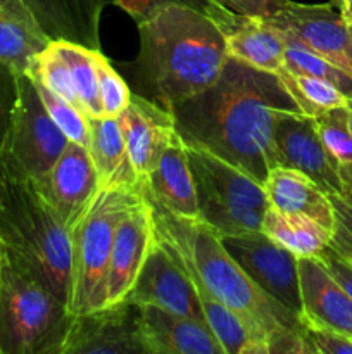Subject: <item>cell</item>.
<instances>
[{
  "instance_id": "1",
  "label": "cell",
  "mask_w": 352,
  "mask_h": 354,
  "mask_svg": "<svg viewBox=\"0 0 352 354\" xmlns=\"http://www.w3.org/2000/svg\"><path fill=\"white\" fill-rule=\"evenodd\" d=\"M171 113L185 144L207 149L264 185L273 169L276 120L302 111L278 75L228 57L213 85L176 104Z\"/></svg>"
},
{
  "instance_id": "2",
  "label": "cell",
  "mask_w": 352,
  "mask_h": 354,
  "mask_svg": "<svg viewBox=\"0 0 352 354\" xmlns=\"http://www.w3.org/2000/svg\"><path fill=\"white\" fill-rule=\"evenodd\" d=\"M145 197V196H144ZM154 237L182 265L193 283L264 332L271 354H307L299 315L255 286L237 265L214 228L199 218H183L145 197Z\"/></svg>"
},
{
  "instance_id": "3",
  "label": "cell",
  "mask_w": 352,
  "mask_h": 354,
  "mask_svg": "<svg viewBox=\"0 0 352 354\" xmlns=\"http://www.w3.org/2000/svg\"><path fill=\"white\" fill-rule=\"evenodd\" d=\"M138 35L135 93L169 111L213 85L230 57L217 24L183 3L159 7L138 23Z\"/></svg>"
},
{
  "instance_id": "4",
  "label": "cell",
  "mask_w": 352,
  "mask_h": 354,
  "mask_svg": "<svg viewBox=\"0 0 352 354\" xmlns=\"http://www.w3.org/2000/svg\"><path fill=\"white\" fill-rule=\"evenodd\" d=\"M0 242L69 308L71 234L43 199L33 176L0 145Z\"/></svg>"
},
{
  "instance_id": "5",
  "label": "cell",
  "mask_w": 352,
  "mask_h": 354,
  "mask_svg": "<svg viewBox=\"0 0 352 354\" xmlns=\"http://www.w3.org/2000/svg\"><path fill=\"white\" fill-rule=\"evenodd\" d=\"M75 315L6 254L0 279V354H62Z\"/></svg>"
},
{
  "instance_id": "6",
  "label": "cell",
  "mask_w": 352,
  "mask_h": 354,
  "mask_svg": "<svg viewBox=\"0 0 352 354\" xmlns=\"http://www.w3.org/2000/svg\"><path fill=\"white\" fill-rule=\"evenodd\" d=\"M144 199L141 189H100L71 234L69 311L106 308V275L114 234L124 214Z\"/></svg>"
},
{
  "instance_id": "7",
  "label": "cell",
  "mask_w": 352,
  "mask_h": 354,
  "mask_svg": "<svg viewBox=\"0 0 352 354\" xmlns=\"http://www.w3.org/2000/svg\"><path fill=\"white\" fill-rule=\"evenodd\" d=\"M68 137L55 124L28 73H17L16 102L10 113L3 147L33 178L55 165L68 145Z\"/></svg>"
},
{
  "instance_id": "8",
  "label": "cell",
  "mask_w": 352,
  "mask_h": 354,
  "mask_svg": "<svg viewBox=\"0 0 352 354\" xmlns=\"http://www.w3.org/2000/svg\"><path fill=\"white\" fill-rule=\"evenodd\" d=\"M221 242L255 286L293 313L300 315L299 258L293 252L273 241L262 230L223 235Z\"/></svg>"
},
{
  "instance_id": "9",
  "label": "cell",
  "mask_w": 352,
  "mask_h": 354,
  "mask_svg": "<svg viewBox=\"0 0 352 354\" xmlns=\"http://www.w3.org/2000/svg\"><path fill=\"white\" fill-rule=\"evenodd\" d=\"M271 151L273 168L297 169L328 196L344 192L335 159L324 147L314 118L302 113H283L273 128Z\"/></svg>"
},
{
  "instance_id": "10",
  "label": "cell",
  "mask_w": 352,
  "mask_h": 354,
  "mask_svg": "<svg viewBox=\"0 0 352 354\" xmlns=\"http://www.w3.org/2000/svg\"><path fill=\"white\" fill-rule=\"evenodd\" d=\"M269 26L292 35L314 54L352 75V45L340 10L331 3H297L290 0L275 16L264 17Z\"/></svg>"
},
{
  "instance_id": "11",
  "label": "cell",
  "mask_w": 352,
  "mask_h": 354,
  "mask_svg": "<svg viewBox=\"0 0 352 354\" xmlns=\"http://www.w3.org/2000/svg\"><path fill=\"white\" fill-rule=\"evenodd\" d=\"M35 182L69 232L81 220L100 190L88 147L71 140L55 165Z\"/></svg>"
},
{
  "instance_id": "12",
  "label": "cell",
  "mask_w": 352,
  "mask_h": 354,
  "mask_svg": "<svg viewBox=\"0 0 352 354\" xmlns=\"http://www.w3.org/2000/svg\"><path fill=\"white\" fill-rule=\"evenodd\" d=\"M124 303L137 306L152 304L171 313L206 322L195 286L182 265L159 244L155 237L137 282Z\"/></svg>"
},
{
  "instance_id": "13",
  "label": "cell",
  "mask_w": 352,
  "mask_h": 354,
  "mask_svg": "<svg viewBox=\"0 0 352 354\" xmlns=\"http://www.w3.org/2000/svg\"><path fill=\"white\" fill-rule=\"evenodd\" d=\"M138 315L131 303L75 315L62 354H145Z\"/></svg>"
},
{
  "instance_id": "14",
  "label": "cell",
  "mask_w": 352,
  "mask_h": 354,
  "mask_svg": "<svg viewBox=\"0 0 352 354\" xmlns=\"http://www.w3.org/2000/svg\"><path fill=\"white\" fill-rule=\"evenodd\" d=\"M152 242L154 228L150 209L144 197L137 206L124 214L114 234L106 275V306H116L126 301Z\"/></svg>"
},
{
  "instance_id": "15",
  "label": "cell",
  "mask_w": 352,
  "mask_h": 354,
  "mask_svg": "<svg viewBox=\"0 0 352 354\" xmlns=\"http://www.w3.org/2000/svg\"><path fill=\"white\" fill-rule=\"evenodd\" d=\"M211 19L217 24L226 41L228 55L251 68L278 75L285 68V38L264 17L238 14L219 3Z\"/></svg>"
},
{
  "instance_id": "16",
  "label": "cell",
  "mask_w": 352,
  "mask_h": 354,
  "mask_svg": "<svg viewBox=\"0 0 352 354\" xmlns=\"http://www.w3.org/2000/svg\"><path fill=\"white\" fill-rule=\"evenodd\" d=\"M185 147L195 182L197 204L213 201L252 209H268L269 203L261 182L207 149L190 144H185Z\"/></svg>"
},
{
  "instance_id": "17",
  "label": "cell",
  "mask_w": 352,
  "mask_h": 354,
  "mask_svg": "<svg viewBox=\"0 0 352 354\" xmlns=\"http://www.w3.org/2000/svg\"><path fill=\"white\" fill-rule=\"evenodd\" d=\"M128 156L141 182L147 180L157 165L173 135L175 118L169 109L131 92L130 104L117 116Z\"/></svg>"
},
{
  "instance_id": "18",
  "label": "cell",
  "mask_w": 352,
  "mask_h": 354,
  "mask_svg": "<svg viewBox=\"0 0 352 354\" xmlns=\"http://www.w3.org/2000/svg\"><path fill=\"white\" fill-rule=\"evenodd\" d=\"M138 311V332L145 354H224L206 322L152 304H141Z\"/></svg>"
},
{
  "instance_id": "19",
  "label": "cell",
  "mask_w": 352,
  "mask_h": 354,
  "mask_svg": "<svg viewBox=\"0 0 352 354\" xmlns=\"http://www.w3.org/2000/svg\"><path fill=\"white\" fill-rule=\"evenodd\" d=\"M300 322L352 339V297L316 258H299Z\"/></svg>"
},
{
  "instance_id": "20",
  "label": "cell",
  "mask_w": 352,
  "mask_h": 354,
  "mask_svg": "<svg viewBox=\"0 0 352 354\" xmlns=\"http://www.w3.org/2000/svg\"><path fill=\"white\" fill-rule=\"evenodd\" d=\"M50 40L100 48V19L109 0H14Z\"/></svg>"
},
{
  "instance_id": "21",
  "label": "cell",
  "mask_w": 352,
  "mask_h": 354,
  "mask_svg": "<svg viewBox=\"0 0 352 354\" xmlns=\"http://www.w3.org/2000/svg\"><path fill=\"white\" fill-rule=\"evenodd\" d=\"M144 196L183 218H199L197 190L185 142L176 131L144 182Z\"/></svg>"
},
{
  "instance_id": "22",
  "label": "cell",
  "mask_w": 352,
  "mask_h": 354,
  "mask_svg": "<svg viewBox=\"0 0 352 354\" xmlns=\"http://www.w3.org/2000/svg\"><path fill=\"white\" fill-rule=\"evenodd\" d=\"M264 190L269 207L282 213L302 214L333 232L335 214L330 197L304 173L275 166L266 178Z\"/></svg>"
},
{
  "instance_id": "23",
  "label": "cell",
  "mask_w": 352,
  "mask_h": 354,
  "mask_svg": "<svg viewBox=\"0 0 352 354\" xmlns=\"http://www.w3.org/2000/svg\"><path fill=\"white\" fill-rule=\"evenodd\" d=\"M88 127V151L100 189H141L144 182L131 165L117 118H93Z\"/></svg>"
},
{
  "instance_id": "24",
  "label": "cell",
  "mask_w": 352,
  "mask_h": 354,
  "mask_svg": "<svg viewBox=\"0 0 352 354\" xmlns=\"http://www.w3.org/2000/svg\"><path fill=\"white\" fill-rule=\"evenodd\" d=\"M261 230L289 249L297 258H314L331 241V230L302 214H289L268 207L262 216Z\"/></svg>"
},
{
  "instance_id": "25",
  "label": "cell",
  "mask_w": 352,
  "mask_h": 354,
  "mask_svg": "<svg viewBox=\"0 0 352 354\" xmlns=\"http://www.w3.org/2000/svg\"><path fill=\"white\" fill-rule=\"evenodd\" d=\"M55 45L59 54L68 64L71 71L72 82H75L76 93H78L79 104L83 113L88 120L93 118H104L102 106L99 99V85H97V68H95V50L100 48H90L86 45L75 44L68 40H50Z\"/></svg>"
},
{
  "instance_id": "26",
  "label": "cell",
  "mask_w": 352,
  "mask_h": 354,
  "mask_svg": "<svg viewBox=\"0 0 352 354\" xmlns=\"http://www.w3.org/2000/svg\"><path fill=\"white\" fill-rule=\"evenodd\" d=\"M48 44V38L31 24L0 10V62L16 73H26L35 54Z\"/></svg>"
},
{
  "instance_id": "27",
  "label": "cell",
  "mask_w": 352,
  "mask_h": 354,
  "mask_svg": "<svg viewBox=\"0 0 352 354\" xmlns=\"http://www.w3.org/2000/svg\"><path fill=\"white\" fill-rule=\"evenodd\" d=\"M278 78L306 116L316 118L330 109L347 107V97L326 80L295 73L286 66L278 73Z\"/></svg>"
},
{
  "instance_id": "28",
  "label": "cell",
  "mask_w": 352,
  "mask_h": 354,
  "mask_svg": "<svg viewBox=\"0 0 352 354\" xmlns=\"http://www.w3.org/2000/svg\"><path fill=\"white\" fill-rule=\"evenodd\" d=\"M324 147L337 165L344 192H352V133L347 127V107H337L314 118Z\"/></svg>"
},
{
  "instance_id": "29",
  "label": "cell",
  "mask_w": 352,
  "mask_h": 354,
  "mask_svg": "<svg viewBox=\"0 0 352 354\" xmlns=\"http://www.w3.org/2000/svg\"><path fill=\"white\" fill-rule=\"evenodd\" d=\"M282 37L285 38L286 50H285V64L286 68L292 69L295 73H302V75L316 76V78L326 80L331 85L337 86L349 100H352V75L344 71L342 68L335 66L333 62L326 61L321 55L314 54L313 50L300 44L297 38L292 35L283 33L280 31Z\"/></svg>"
},
{
  "instance_id": "30",
  "label": "cell",
  "mask_w": 352,
  "mask_h": 354,
  "mask_svg": "<svg viewBox=\"0 0 352 354\" xmlns=\"http://www.w3.org/2000/svg\"><path fill=\"white\" fill-rule=\"evenodd\" d=\"M26 73L35 82L41 83L48 90H52L55 95H59L61 99L68 100L72 106L81 109L71 71H69L68 64H66V61L62 59V55L59 54L52 41H48L38 54H35Z\"/></svg>"
},
{
  "instance_id": "31",
  "label": "cell",
  "mask_w": 352,
  "mask_h": 354,
  "mask_svg": "<svg viewBox=\"0 0 352 354\" xmlns=\"http://www.w3.org/2000/svg\"><path fill=\"white\" fill-rule=\"evenodd\" d=\"M35 85H37L38 93H40L45 107H47L48 114H50L52 120L55 121V124L61 128L62 133L68 137V140L76 142V144H81L85 145V147H88L90 127H88V118H86V114L83 113L81 109H78L76 106H72L71 102H68V100L55 95L52 90H48L47 86H43L41 83L35 82Z\"/></svg>"
},
{
  "instance_id": "32",
  "label": "cell",
  "mask_w": 352,
  "mask_h": 354,
  "mask_svg": "<svg viewBox=\"0 0 352 354\" xmlns=\"http://www.w3.org/2000/svg\"><path fill=\"white\" fill-rule=\"evenodd\" d=\"M95 68L102 114L106 118H117L130 104L131 88L100 50H95Z\"/></svg>"
},
{
  "instance_id": "33",
  "label": "cell",
  "mask_w": 352,
  "mask_h": 354,
  "mask_svg": "<svg viewBox=\"0 0 352 354\" xmlns=\"http://www.w3.org/2000/svg\"><path fill=\"white\" fill-rule=\"evenodd\" d=\"M333 206L335 225L330 248L352 265V192L328 196Z\"/></svg>"
},
{
  "instance_id": "34",
  "label": "cell",
  "mask_w": 352,
  "mask_h": 354,
  "mask_svg": "<svg viewBox=\"0 0 352 354\" xmlns=\"http://www.w3.org/2000/svg\"><path fill=\"white\" fill-rule=\"evenodd\" d=\"M110 3L117 6L119 9H123L124 12L130 17H133L137 23L144 21L145 17L150 16L152 12L159 9L162 6H168V3H183V6H190L197 10H202L204 14L209 16L221 2L217 0H109Z\"/></svg>"
},
{
  "instance_id": "35",
  "label": "cell",
  "mask_w": 352,
  "mask_h": 354,
  "mask_svg": "<svg viewBox=\"0 0 352 354\" xmlns=\"http://www.w3.org/2000/svg\"><path fill=\"white\" fill-rule=\"evenodd\" d=\"M307 354H352V339L320 327L304 325Z\"/></svg>"
},
{
  "instance_id": "36",
  "label": "cell",
  "mask_w": 352,
  "mask_h": 354,
  "mask_svg": "<svg viewBox=\"0 0 352 354\" xmlns=\"http://www.w3.org/2000/svg\"><path fill=\"white\" fill-rule=\"evenodd\" d=\"M16 78L17 73L0 62V145L6 138L10 113L16 102Z\"/></svg>"
},
{
  "instance_id": "37",
  "label": "cell",
  "mask_w": 352,
  "mask_h": 354,
  "mask_svg": "<svg viewBox=\"0 0 352 354\" xmlns=\"http://www.w3.org/2000/svg\"><path fill=\"white\" fill-rule=\"evenodd\" d=\"M314 258L324 266L328 273L340 283L342 289L352 297V265L349 261H345L338 252H335L330 245L323 249L321 252H317Z\"/></svg>"
},
{
  "instance_id": "38",
  "label": "cell",
  "mask_w": 352,
  "mask_h": 354,
  "mask_svg": "<svg viewBox=\"0 0 352 354\" xmlns=\"http://www.w3.org/2000/svg\"><path fill=\"white\" fill-rule=\"evenodd\" d=\"M228 9L251 17H271L283 9L290 0H217Z\"/></svg>"
},
{
  "instance_id": "39",
  "label": "cell",
  "mask_w": 352,
  "mask_h": 354,
  "mask_svg": "<svg viewBox=\"0 0 352 354\" xmlns=\"http://www.w3.org/2000/svg\"><path fill=\"white\" fill-rule=\"evenodd\" d=\"M0 10H3V12L10 14V16L17 17V19L24 21V23H28V24H31L33 28H37V24H35L33 19L28 16L26 10H24L23 7L19 6V3L14 2V0H0ZM37 30H38V28H37ZM38 31H40V30H38Z\"/></svg>"
},
{
  "instance_id": "40",
  "label": "cell",
  "mask_w": 352,
  "mask_h": 354,
  "mask_svg": "<svg viewBox=\"0 0 352 354\" xmlns=\"http://www.w3.org/2000/svg\"><path fill=\"white\" fill-rule=\"evenodd\" d=\"M344 19H352V0H333Z\"/></svg>"
},
{
  "instance_id": "41",
  "label": "cell",
  "mask_w": 352,
  "mask_h": 354,
  "mask_svg": "<svg viewBox=\"0 0 352 354\" xmlns=\"http://www.w3.org/2000/svg\"><path fill=\"white\" fill-rule=\"evenodd\" d=\"M347 127H349V131L352 133V100H349L347 102Z\"/></svg>"
},
{
  "instance_id": "42",
  "label": "cell",
  "mask_w": 352,
  "mask_h": 354,
  "mask_svg": "<svg viewBox=\"0 0 352 354\" xmlns=\"http://www.w3.org/2000/svg\"><path fill=\"white\" fill-rule=\"evenodd\" d=\"M3 259H6V249H3L2 242H0V279H2V266H3Z\"/></svg>"
},
{
  "instance_id": "43",
  "label": "cell",
  "mask_w": 352,
  "mask_h": 354,
  "mask_svg": "<svg viewBox=\"0 0 352 354\" xmlns=\"http://www.w3.org/2000/svg\"><path fill=\"white\" fill-rule=\"evenodd\" d=\"M345 24H347V31H349V38H351V45H352V19H344Z\"/></svg>"
}]
</instances>
